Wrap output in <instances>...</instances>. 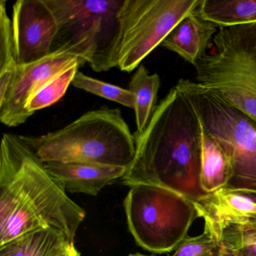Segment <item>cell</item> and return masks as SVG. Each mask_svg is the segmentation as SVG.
I'll use <instances>...</instances> for the list:
<instances>
[{
    "label": "cell",
    "instance_id": "5b68a950",
    "mask_svg": "<svg viewBox=\"0 0 256 256\" xmlns=\"http://www.w3.org/2000/svg\"><path fill=\"white\" fill-rule=\"evenodd\" d=\"M175 86L188 100L203 128L233 161V176L224 188L256 190V121L218 92L197 82L180 79Z\"/></svg>",
    "mask_w": 256,
    "mask_h": 256
},
{
    "label": "cell",
    "instance_id": "2e32d148",
    "mask_svg": "<svg viewBox=\"0 0 256 256\" xmlns=\"http://www.w3.org/2000/svg\"><path fill=\"white\" fill-rule=\"evenodd\" d=\"M197 12L218 28L256 23V0H200Z\"/></svg>",
    "mask_w": 256,
    "mask_h": 256
},
{
    "label": "cell",
    "instance_id": "e0dca14e",
    "mask_svg": "<svg viewBox=\"0 0 256 256\" xmlns=\"http://www.w3.org/2000/svg\"><path fill=\"white\" fill-rule=\"evenodd\" d=\"M160 88V76L156 73L150 74L146 67L140 64L132 77L128 86L136 100L134 110L136 132H142L150 120L156 108Z\"/></svg>",
    "mask_w": 256,
    "mask_h": 256
},
{
    "label": "cell",
    "instance_id": "30bf717a",
    "mask_svg": "<svg viewBox=\"0 0 256 256\" xmlns=\"http://www.w3.org/2000/svg\"><path fill=\"white\" fill-rule=\"evenodd\" d=\"M12 23L18 66L36 62L52 53L58 25L44 0L16 2Z\"/></svg>",
    "mask_w": 256,
    "mask_h": 256
},
{
    "label": "cell",
    "instance_id": "5bb4252c",
    "mask_svg": "<svg viewBox=\"0 0 256 256\" xmlns=\"http://www.w3.org/2000/svg\"><path fill=\"white\" fill-rule=\"evenodd\" d=\"M233 174L234 164L230 156L221 144L202 126V190L204 192L210 193L224 188Z\"/></svg>",
    "mask_w": 256,
    "mask_h": 256
},
{
    "label": "cell",
    "instance_id": "6da1fadb",
    "mask_svg": "<svg viewBox=\"0 0 256 256\" xmlns=\"http://www.w3.org/2000/svg\"><path fill=\"white\" fill-rule=\"evenodd\" d=\"M86 217L20 136L4 133L0 148V246L53 229L74 242Z\"/></svg>",
    "mask_w": 256,
    "mask_h": 256
},
{
    "label": "cell",
    "instance_id": "ffe728a7",
    "mask_svg": "<svg viewBox=\"0 0 256 256\" xmlns=\"http://www.w3.org/2000/svg\"><path fill=\"white\" fill-rule=\"evenodd\" d=\"M72 85L78 89L134 110L136 100L134 95L128 89H124L116 85L102 82L79 71L74 76Z\"/></svg>",
    "mask_w": 256,
    "mask_h": 256
},
{
    "label": "cell",
    "instance_id": "d4e9b609",
    "mask_svg": "<svg viewBox=\"0 0 256 256\" xmlns=\"http://www.w3.org/2000/svg\"><path fill=\"white\" fill-rule=\"evenodd\" d=\"M220 256H235L234 253L228 247L220 244Z\"/></svg>",
    "mask_w": 256,
    "mask_h": 256
},
{
    "label": "cell",
    "instance_id": "277c9868",
    "mask_svg": "<svg viewBox=\"0 0 256 256\" xmlns=\"http://www.w3.org/2000/svg\"><path fill=\"white\" fill-rule=\"evenodd\" d=\"M56 19L53 52L82 58L94 71L118 67L120 12L124 0H44Z\"/></svg>",
    "mask_w": 256,
    "mask_h": 256
},
{
    "label": "cell",
    "instance_id": "9c48e42d",
    "mask_svg": "<svg viewBox=\"0 0 256 256\" xmlns=\"http://www.w3.org/2000/svg\"><path fill=\"white\" fill-rule=\"evenodd\" d=\"M80 62L86 64L73 54L56 50L36 62L18 66L10 91L0 102L2 124L17 127L26 122L31 116L26 109L31 97L55 76Z\"/></svg>",
    "mask_w": 256,
    "mask_h": 256
},
{
    "label": "cell",
    "instance_id": "cb8c5ba5",
    "mask_svg": "<svg viewBox=\"0 0 256 256\" xmlns=\"http://www.w3.org/2000/svg\"><path fill=\"white\" fill-rule=\"evenodd\" d=\"M229 191L235 192L240 193V194L246 196V197H247L248 198H250V200H252V202H254V204H256V190H229Z\"/></svg>",
    "mask_w": 256,
    "mask_h": 256
},
{
    "label": "cell",
    "instance_id": "9a60e30c",
    "mask_svg": "<svg viewBox=\"0 0 256 256\" xmlns=\"http://www.w3.org/2000/svg\"><path fill=\"white\" fill-rule=\"evenodd\" d=\"M72 244L58 230H35L0 246V256H58Z\"/></svg>",
    "mask_w": 256,
    "mask_h": 256
},
{
    "label": "cell",
    "instance_id": "7402d4cb",
    "mask_svg": "<svg viewBox=\"0 0 256 256\" xmlns=\"http://www.w3.org/2000/svg\"><path fill=\"white\" fill-rule=\"evenodd\" d=\"M220 244L208 230L198 236H187L175 250L172 256H202L220 248Z\"/></svg>",
    "mask_w": 256,
    "mask_h": 256
},
{
    "label": "cell",
    "instance_id": "4316f807",
    "mask_svg": "<svg viewBox=\"0 0 256 256\" xmlns=\"http://www.w3.org/2000/svg\"><path fill=\"white\" fill-rule=\"evenodd\" d=\"M202 256H220V247L218 250H216L214 252H211L206 253V254H204Z\"/></svg>",
    "mask_w": 256,
    "mask_h": 256
},
{
    "label": "cell",
    "instance_id": "603a6c76",
    "mask_svg": "<svg viewBox=\"0 0 256 256\" xmlns=\"http://www.w3.org/2000/svg\"><path fill=\"white\" fill-rule=\"evenodd\" d=\"M58 256H80V253L76 248L74 244H70L64 251L61 252Z\"/></svg>",
    "mask_w": 256,
    "mask_h": 256
},
{
    "label": "cell",
    "instance_id": "4fadbf2b",
    "mask_svg": "<svg viewBox=\"0 0 256 256\" xmlns=\"http://www.w3.org/2000/svg\"><path fill=\"white\" fill-rule=\"evenodd\" d=\"M217 26L200 18L197 10L184 17L162 43L168 50L196 66L212 47V37Z\"/></svg>",
    "mask_w": 256,
    "mask_h": 256
},
{
    "label": "cell",
    "instance_id": "d6986e66",
    "mask_svg": "<svg viewBox=\"0 0 256 256\" xmlns=\"http://www.w3.org/2000/svg\"><path fill=\"white\" fill-rule=\"evenodd\" d=\"M84 64L85 62H77L68 67L37 91L31 97L26 106L30 114L32 116L37 110L46 108L61 100L66 92L70 85L72 83L79 68Z\"/></svg>",
    "mask_w": 256,
    "mask_h": 256
},
{
    "label": "cell",
    "instance_id": "7a4b0ae2",
    "mask_svg": "<svg viewBox=\"0 0 256 256\" xmlns=\"http://www.w3.org/2000/svg\"><path fill=\"white\" fill-rule=\"evenodd\" d=\"M134 138L136 154L122 184L160 186L193 202L206 194L200 186L202 124L176 86L160 102L146 128L136 132Z\"/></svg>",
    "mask_w": 256,
    "mask_h": 256
},
{
    "label": "cell",
    "instance_id": "8992f818",
    "mask_svg": "<svg viewBox=\"0 0 256 256\" xmlns=\"http://www.w3.org/2000/svg\"><path fill=\"white\" fill-rule=\"evenodd\" d=\"M124 200L128 229L142 248L170 252L187 238L198 217L194 203L180 193L160 186H131Z\"/></svg>",
    "mask_w": 256,
    "mask_h": 256
},
{
    "label": "cell",
    "instance_id": "484cf974",
    "mask_svg": "<svg viewBox=\"0 0 256 256\" xmlns=\"http://www.w3.org/2000/svg\"><path fill=\"white\" fill-rule=\"evenodd\" d=\"M245 224H248V226H251V227L254 228L256 229V216L252 217V218H250L246 223Z\"/></svg>",
    "mask_w": 256,
    "mask_h": 256
},
{
    "label": "cell",
    "instance_id": "ac0fdd59",
    "mask_svg": "<svg viewBox=\"0 0 256 256\" xmlns=\"http://www.w3.org/2000/svg\"><path fill=\"white\" fill-rule=\"evenodd\" d=\"M18 64L13 36L12 23L6 1H0V102L5 98L17 74Z\"/></svg>",
    "mask_w": 256,
    "mask_h": 256
},
{
    "label": "cell",
    "instance_id": "8fae6325",
    "mask_svg": "<svg viewBox=\"0 0 256 256\" xmlns=\"http://www.w3.org/2000/svg\"><path fill=\"white\" fill-rule=\"evenodd\" d=\"M204 229L218 242L223 230L234 224H245L256 216V204L240 193L223 188L206 193L193 202ZM220 244V242H218Z\"/></svg>",
    "mask_w": 256,
    "mask_h": 256
},
{
    "label": "cell",
    "instance_id": "44dd1931",
    "mask_svg": "<svg viewBox=\"0 0 256 256\" xmlns=\"http://www.w3.org/2000/svg\"><path fill=\"white\" fill-rule=\"evenodd\" d=\"M218 242L235 256H256V229L247 224H230L223 230Z\"/></svg>",
    "mask_w": 256,
    "mask_h": 256
},
{
    "label": "cell",
    "instance_id": "52a82bcc",
    "mask_svg": "<svg viewBox=\"0 0 256 256\" xmlns=\"http://www.w3.org/2000/svg\"><path fill=\"white\" fill-rule=\"evenodd\" d=\"M200 0H124L116 64L122 72L137 70L175 26L198 8Z\"/></svg>",
    "mask_w": 256,
    "mask_h": 256
},
{
    "label": "cell",
    "instance_id": "83f0119b",
    "mask_svg": "<svg viewBox=\"0 0 256 256\" xmlns=\"http://www.w3.org/2000/svg\"><path fill=\"white\" fill-rule=\"evenodd\" d=\"M127 256H145V254H140V253H136V254H130Z\"/></svg>",
    "mask_w": 256,
    "mask_h": 256
},
{
    "label": "cell",
    "instance_id": "3957f363",
    "mask_svg": "<svg viewBox=\"0 0 256 256\" xmlns=\"http://www.w3.org/2000/svg\"><path fill=\"white\" fill-rule=\"evenodd\" d=\"M42 162H86L128 168L136 138L119 109L90 110L64 128L19 136Z\"/></svg>",
    "mask_w": 256,
    "mask_h": 256
},
{
    "label": "cell",
    "instance_id": "7c38bea8",
    "mask_svg": "<svg viewBox=\"0 0 256 256\" xmlns=\"http://www.w3.org/2000/svg\"><path fill=\"white\" fill-rule=\"evenodd\" d=\"M66 191L96 196L104 187L122 179L126 168L86 162L44 163Z\"/></svg>",
    "mask_w": 256,
    "mask_h": 256
},
{
    "label": "cell",
    "instance_id": "ba28073f",
    "mask_svg": "<svg viewBox=\"0 0 256 256\" xmlns=\"http://www.w3.org/2000/svg\"><path fill=\"white\" fill-rule=\"evenodd\" d=\"M214 52L196 66V82L256 85V23L220 28Z\"/></svg>",
    "mask_w": 256,
    "mask_h": 256
}]
</instances>
